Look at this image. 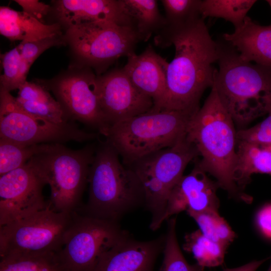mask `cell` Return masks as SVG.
<instances>
[{
    "label": "cell",
    "mask_w": 271,
    "mask_h": 271,
    "mask_svg": "<svg viewBox=\"0 0 271 271\" xmlns=\"http://www.w3.org/2000/svg\"><path fill=\"white\" fill-rule=\"evenodd\" d=\"M156 45L175 47V56L166 69L165 92L159 108L184 111L193 116L204 92L212 87L218 58V44L204 19L180 31L156 35Z\"/></svg>",
    "instance_id": "cell-1"
},
{
    "label": "cell",
    "mask_w": 271,
    "mask_h": 271,
    "mask_svg": "<svg viewBox=\"0 0 271 271\" xmlns=\"http://www.w3.org/2000/svg\"><path fill=\"white\" fill-rule=\"evenodd\" d=\"M211 88L202 106L190 118L186 138L201 157L197 165L215 178L219 188L231 198L250 203L252 198L241 191L234 180L237 130L216 90Z\"/></svg>",
    "instance_id": "cell-2"
},
{
    "label": "cell",
    "mask_w": 271,
    "mask_h": 271,
    "mask_svg": "<svg viewBox=\"0 0 271 271\" xmlns=\"http://www.w3.org/2000/svg\"><path fill=\"white\" fill-rule=\"evenodd\" d=\"M217 42L218 68L212 87L238 130L243 129L271 113V69L243 60L223 38Z\"/></svg>",
    "instance_id": "cell-3"
},
{
    "label": "cell",
    "mask_w": 271,
    "mask_h": 271,
    "mask_svg": "<svg viewBox=\"0 0 271 271\" xmlns=\"http://www.w3.org/2000/svg\"><path fill=\"white\" fill-rule=\"evenodd\" d=\"M118 156L106 141L96 148L89 172L88 200L76 212L118 222L124 214L145 204L140 180L131 169L120 162Z\"/></svg>",
    "instance_id": "cell-4"
},
{
    "label": "cell",
    "mask_w": 271,
    "mask_h": 271,
    "mask_svg": "<svg viewBox=\"0 0 271 271\" xmlns=\"http://www.w3.org/2000/svg\"><path fill=\"white\" fill-rule=\"evenodd\" d=\"M192 116L178 110L150 111L110 126L105 137L128 166L185 137Z\"/></svg>",
    "instance_id": "cell-5"
},
{
    "label": "cell",
    "mask_w": 271,
    "mask_h": 271,
    "mask_svg": "<svg viewBox=\"0 0 271 271\" xmlns=\"http://www.w3.org/2000/svg\"><path fill=\"white\" fill-rule=\"evenodd\" d=\"M95 150L91 145L73 150L62 144H49L29 161L49 185V201L54 210L73 213L81 207Z\"/></svg>",
    "instance_id": "cell-6"
},
{
    "label": "cell",
    "mask_w": 271,
    "mask_h": 271,
    "mask_svg": "<svg viewBox=\"0 0 271 271\" xmlns=\"http://www.w3.org/2000/svg\"><path fill=\"white\" fill-rule=\"evenodd\" d=\"M198 156L197 148L185 136L174 146L126 166L136 173L143 187L145 205L151 214V230L158 229L164 221L171 191L183 176L187 165Z\"/></svg>",
    "instance_id": "cell-7"
},
{
    "label": "cell",
    "mask_w": 271,
    "mask_h": 271,
    "mask_svg": "<svg viewBox=\"0 0 271 271\" xmlns=\"http://www.w3.org/2000/svg\"><path fill=\"white\" fill-rule=\"evenodd\" d=\"M74 212L57 211L49 201L46 208L0 226L1 258L58 253L64 245Z\"/></svg>",
    "instance_id": "cell-8"
},
{
    "label": "cell",
    "mask_w": 271,
    "mask_h": 271,
    "mask_svg": "<svg viewBox=\"0 0 271 271\" xmlns=\"http://www.w3.org/2000/svg\"><path fill=\"white\" fill-rule=\"evenodd\" d=\"M129 235L118 222L74 212L58 256L64 271H93L102 255Z\"/></svg>",
    "instance_id": "cell-9"
},
{
    "label": "cell",
    "mask_w": 271,
    "mask_h": 271,
    "mask_svg": "<svg viewBox=\"0 0 271 271\" xmlns=\"http://www.w3.org/2000/svg\"><path fill=\"white\" fill-rule=\"evenodd\" d=\"M66 38L75 52L98 72L120 57L134 53L142 41L133 26L109 21L67 28Z\"/></svg>",
    "instance_id": "cell-10"
},
{
    "label": "cell",
    "mask_w": 271,
    "mask_h": 271,
    "mask_svg": "<svg viewBox=\"0 0 271 271\" xmlns=\"http://www.w3.org/2000/svg\"><path fill=\"white\" fill-rule=\"evenodd\" d=\"M73 123H53L34 117L22 109L16 97L0 89V139L24 145L83 142L97 138Z\"/></svg>",
    "instance_id": "cell-11"
},
{
    "label": "cell",
    "mask_w": 271,
    "mask_h": 271,
    "mask_svg": "<svg viewBox=\"0 0 271 271\" xmlns=\"http://www.w3.org/2000/svg\"><path fill=\"white\" fill-rule=\"evenodd\" d=\"M46 182L28 161L0 177V226L46 208L43 189Z\"/></svg>",
    "instance_id": "cell-12"
},
{
    "label": "cell",
    "mask_w": 271,
    "mask_h": 271,
    "mask_svg": "<svg viewBox=\"0 0 271 271\" xmlns=\"http://www.w3.org/2000/svg\"><path fill=\"white\" fill-rule=\"evenodd\" d=\"M50 89L68 119L80 121L105 136L109 125L99 103L97 77L91 71L67 75L52 84Z\"/></svg>",
    "instance_id": "cell-13"
},
{
    "label": "cell",
    "mask_w": 271,
    "mask_h": 271,
    "mask_svg": "<svg viewBox=\"0 0 271 271\" xmlns=\"http://www.w3.org/2000/svg\"><path fill=\"white\" fill-rule=\"evenodd\" d=\"M97 91L104 116L109 125L151 111L152 98L140 92L123 68L97 77Z\"/></svg>",
    "instance_id": "cell-14"
},
{
    "label": "cell",
    "mask_w": 271,
    "mask_h": 271,
    "mask_svg": "<svg viewBox=\"0 0 271 271\" xmlns=\"http://www.w3.org/2000/svg\"><path fill=\"white\" fill-rule=\"evenodd\" d=\"M219 187L196 163L191 172L183 175L169 196L164 221L182 211H218L220 202L217 195Z\"/></svg>",
    "instance_id": "cell-15"
},
{
    "label": "cell",
    "mask_w": 271,
    "mask_h": 271,
    "mask_svg": "<svg viewBox=\"0 0 271 271\" xmlns=\"http://www.w3.org/2000/svg\"><path fill=\"white\" fill-rule=\"evenodd\" d=\"M165 240V234L149 241L128 235L102 255L93 271H154Z\"/></svg>",
    "instance_id": "cell-16"
},
{
    "label": "cell",
    "mask_w": 271,
    "mask_h": 271,
    "mask_svg": "<svg viewBox=\"0 0 271 271\" xmlns=\"http://www.w3.org/2000/svg\"><path fill=\"white\" fill-rule=\"evenodd\" d=\"M127 58L123 70L134 86L153 99L154 107L151 110H157L165 90L168 62L151 45L141 54L137 55L134 52Z\"/></svg>",
    "instance_id": "cell-17"
},
{
    "label": "cell",
    "mask_w": 271,
    "mask_h": 271,
    "mask_svg": "<svg viewBox=\"0 0 271 271\" xmlns=\"http://www.w3.org/2000/svg\"><path fill=\"white\" fill-rule=\"evenodd\" d=\"M55 10L59 21L67 28L101 21L134 27L121 0H60Z\"/></svg>",
    "instance_id": "cell-18"
},
{
    "label": "cell",
    "mask_w": 271,
    "mask_h": 271,
    "mask_svg": "<svg viewBox=\"0 0 271 271\" xmlns=\"http://www.w3.org/2000/svg\"><path fill=\"white\" fill-rule=\"evenodd\" d=\"M222 38L244 60L271 69V24L259 25L247 16L243 23Z\"/></svg>",
    "instance_id": "cell-19"
},
{
    "label": "cell",
    "mask_w": 271,
    "mask_h": 271,
    "mask_svg": "<svg viewBox=\"0 0 271 271\" xmlns=\"http://www.w3.org/2000/svg\"><path fill=\"white\" fill-rule=\"evenodd\" d=\"M60 30L59 24L46 25L23 11L0 8L1 34L11 41H37L61 35Z\"/></svg>",
    "instance_id": "cell-20"
},
{
    "label": "cell",
    "mask_w": 271,
    "mask_h": 271,
    "mask_svg": "<svg viewBox=\"0 0 271 271\" xmlns=\"http://www.w3.org/2000/svg\"><path fill=\"white\" fill-rule=\"evenodd\" d=\"M237 160L234 180L244 192L254 174L271 175V144H259L237 140Z\"/></svg>",
    "instance_id": "cell-21"
},
{
    "label": "cell",
    "mask_w": 271,
    "mask_h": 271,
    "mask_svg": "<svg viewBox=\"0 0 271 271\" xmlns=\"http://www.w3.org/2000/svg\"><path fill=\"white\" fill-rule=\"evenodd\" d=\"M125 12L131 20L141 40L148 41L166 25L156 0H121Z\"/></svg>",
    "instance_id": "cell-22"
},
{
    "label": "cell",
    "mask_w": 271,
    "mask_h": 271,
    "mask_svg": "<svg viewBox=\"0 0 271 271\" xmlns=\"http://www.w3.org/2000/svg\"><path fill=\"white\" fill-rule=\"evenodd\" d=\"M165 12V27L156 35H165L186 29L203 19L202 0H162Z\"/></svg>",
    "instance_id": "cell-23"
},
{
    "label": "cell",
    "mask_w": 271,
    "mask_h": 271,
    "mask_svg": "<svg viewBox=\"0 0 271 271\" xmlns=\"http://www.w3.org/2000/svg\"><path fill=\"white\" fill-rule=\"evenodd\" d=\"M183 248L193 254L197 264L205 268L222 264L227 247L209 239L198 229L185 235Z\"/></svg>",
    "instance_id": "cell-24"
},
{
    "label": "cell",
    "mask_w": 271,
    "mask_h": 271,
    "mask_svg": "<svg viewBox=\"0 0 271 271\" xmlns=\"http://www.w3.org/2000/svg\"><path fill=\"white\" fill-rule=\"evenodd\" d=\"M255 0H202V18H221L232 23L234 28L240 26Z\"/></svg>",
    "instance_id": "cell-25"
},
{
    "label": "cell",
    "mask_w": 271,
    "mask_h": 271,
    "mask_svg": "<svg viewBox=\"0 0 271 271\" xmlns=\"http://www.w3.org/2000/svg\"><path fill=\"white\" fill-rule=\"evenodd\" d=\"M187 213L197 223L202 233L215 242L228 247L236 237L235 232L218 211Z\"/></svg>",
    "instance_id": "cell-26"
},
{
    "label": "cell",
    "mask_w": 271,
    "mask_h": 271,
    "mask_svg": "<svg viewBox=\"0 0 271 271\" xmlns=\"http://www.w3.org/2000/svg\"><path fill=\"white\" fill-rule=\"evenodd\" d=\"M0 271H64L58 253L1 258Z\"/></svg>",
    "instance_id": "cell-27"
},
{
    "label": "cell",
    "mask_w": 271,
    "mask_h": 271,
    "mask_svg": "<svg viewBox=\"0 0 271 271\" xmlns=\"http://www.w3.org/2000/svg\"><path fill=\"white\" fill-rule=\"evenodd\" d=\"M167 220L164 258L159 271H203L204 267L197 263L190 264L185 258L177 237L176 217H171Z\"/></svg>",
    "instance_id": "cell-28"
},
{
    "label": "cell",
    "mask_w": 271,
    "mask_h": 271,
    "mask_svg": "<svg viewBox=\"0 0 271 271\" xmlns=\"http://www.w3.org/2000/svg\"><path fill=\"white\" fill-rule=\"evenodd\" d=\"M48 144L24 145L0 139V175L23 166Z\"/></svg>",
    "instance_id": "cell-29"
},
{
    "label": "cell",
    "mask_w": 271,
    "mask_h": 271,
    "mask_svg": "<svg viewBox=\"0 0 271 271\" xmlns=\"http://www.w3.org/2000/svg\"><path fill=\"white\" fill-rule=\"evenodd\" d=\"M4 74L0 89L10 92L19 89L26 81L30 66L22 58L18 46L1 55Z\"/></svg>",
    "instance_id": "cell-30"
},
{
    "label": "cell",
    "mask_w": 271,
    "mask_h": 271,
    "mask_svg": "<svg viewBox=\"0 0 271 271\" xmlns=\"http://www.w3.org/2000/svg\"><path fill=\"white\" fill-rule=\"evenodd\" d=\"M16 100L22 109L34 117L57 124L68 122L61 104L50 94L31 100L16 97Z\"/></svg>",
    "instance_id": "cell-31"
},
{
    "label": "cell",
    "mask_w": 271,
    "mask_h": 271,
    "mask_svg": "<svg viewBox=\"0 0 271 271\" xmlns=\"http://www.w3.org/2000/svg\"><path fill=\"white\" fill-rule=\"evenodd\" d=\"M61 35H58L43 39L30 41H22L18 47L21 57L31 66L36 59L45 50L63 42Z\"/></svg>",
    "instance_id": "cell-32"
},
{
    "label": "cell",
    "mask_w": 271,
    "mask_h": 271,
    "mask_svg": "<svg viewBox=\"0 0 271 271\" xmlns=\"http://www.w3.org/2000/svg\"><path fill=\"white\" fill-rule=\"evenodd\" d=\"M237 140L259 144H271V113L251 127L237 130Z\"/></svg>",
    "instance_id": "cell-33"
},
{
    "label": "cell",
    "mask_w": 271,
    "mask_h": 271,
    "mask_svg": "<svg viewBox=\"0 0 271 271\" xmlns=\"http://www.w3.org/2000/svg\"><path fill=\"white\" fill-rule=\"evenodd\" d=\"M23 11L42 22L43 19L50 11V6L38 0H16Z\"/></svg>",
    "instance_id": "cell-34"
},
{
    "label": "cell",
    "mask_w": 271,
    "mask_h": 271,
    "mask_svg": "<svg viewBox=\"0 0 271 271\" xmlns=\"http://www.w3.org/2000/svg\"><path fill=\"white\" fill-rule=\"evenodd\" d=\"M256 227L261 234L271 241V203L264 205L255 217Z\"/></svg>",
    "instance_id": "cell-35"
},
{
    "label": "cell",
    "mask_w": 271,
    "mask_h": 271,
    "mask_svg": "<svg viewBox=\"0 0 271 271\" xmlns=\"http://www.w3.org/2000/svg\"><path fill=\"white\" fill-rule=\"evenodd\" d=\"M268 258L259 260H253L242 266L232 268H225L223 271H256Z\"/></svg>",
    "instance_id": "cell-36"
},
{
    "label": "cell",
    "mask_w": 271,
    "mask_h": 271,
    "mask_svg": "<svg viewBox=\"0 0 271 271\" xmlns=\"http://www.w3.org/2000/svg\"><path fill=\"white\" fill-rule=\"evenodd\" d=\"M266 2L268 4V5H269V6L270 7V9H271V0H267V1H266Z\"/></svg>",
    "instance_id": "cell-37"
},
{
    "label": "cell",
    "mask_w": 271,
    "mask_h": 271,
    "mask_svg": "<svg viewBox=\"0 0 271 271\" xmlns=\"http://www.w3.org/2000/svg\"><path fill=\"white\" fill-rule=\"evenodd\" d=\"M267 271H271V263Z\"/></svg>",
    "instance_id": "cell-38"
}]
</instances>
